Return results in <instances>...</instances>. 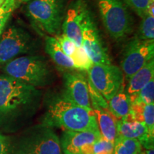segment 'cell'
Listing matches in <instances>:
<instances>
[{"label":"cell","mask_w":154,"mask_h":154,"mask_svg":"<svg viewBox=\"0 0 154 154\" xmlns=\"http://www.w3.org/2000/svg\"><path fill=\"white\" fill-rule=\"evenodd\" d=\"M36 87L8 75L0 76V128L13 129L31 118L39 104Z\"/></svg>","instance_id":"cell-1"},{"label":"cell","mask_w":154,"mask_h":154,"mask_svg":"<svg viewBox=\"0 0 154 154\" xmlns=\"http://www.w3.org/2000/svg\"><path fill=\"white\" fill-rule=\"evenodd\" d=\"M42 124L70 131H99L94 111L76 105L61 94L49 98Z\"/></svg>","instance_id":"cell-2"},{"label":"cell","mask_w":154,"mask_h":154,"mask_svg":"<svg viewBox=\"0 0 154 154\" xmlns=\"http://www.w3.org/2000/svg\"><path fill=\"white\" fill-rule=\"evenodd\" d=\"M6 75L34 86L47 85L51 79V70L42 56L17 57L5 63Z\"/></svg>","instance_id":"cell-3"},{"label":"cell","mask_w":154,"mask_h":154,"mask_svg":"<svg viewBox=\"0 0 154 154\" xmlns=\"http://www.w3.org/2000/svg\"><path fill=\"white\" fill-rule=\"evenodd\" d=\"M60 139L52 128L36 125L23 134L12 145L13 154H61Z\"/></svg>","instance_id":"cell-4"},{"label":"cell","mask_w":154,"mask_h":154,"mask_svg":"<svg viewBox=\"0 0 154 154\" xmlns=\"http://www.w3.org/2000/svg\"><path fill=\"white\" fill-rule=\"evenodd\" d=\"M65 0H31L27 15L34 25L45 33L57 34L64 17Z\"/></svg>","instance_id":"cell-5"},{"label":"cell","mask_w":154,"mask_h":154,"mask_svg":"<svg viewBox=\"0 0 154 154\" xmlns=\"http://www.w3.org/2000/svg\"><path fill=\"white\" fill-rule=\"evenodd\" d=\"M97 5L103 26L111 37L121 40L130 34L131 18L121 0H97Z\"/></svg>","instance_id":"cell-6"},{"label":"cell","mask_w":154,"mask_h":154,"mask_svg":"<svg viewBox=\"0 0 154 154\" xmlns=\"http://www.w3.org/2000/svg\"><path fill=\"white\" fill-rule=\"evenodd\" d=\"M90 83L106 101H109L123 88L122 70L112 64H93L88 71Z\"/></svg>","instance_id":"cell-7"},{"label":"cell","mask_w":154,"mask_h":154,"mask_svg":"<svg viewBox=\"0 0 154 154\" xmlns=\"http://www.w3.org/2000/svg\"><path fill=\"white\" fill-rule=\"evenodd\" d=\"M154 41H148L137 36L126 44L121 66L127 79L153 59Z\"/></svg>","instance_id":"cell-8"},{"label":"cell","mask_w":154,"mask_h":154,"mask_svg":"<svg viewBox=\"0 0 154 154\" xmlns=\"http://www.w3.org/2000/svg\"><path fill=\"white\" fill-rule=\"evenodd\" d=\"M32 46V37L22 28L12 26L0 38V64H5L19 55L27 52Z\"/></svg>","instance_id":"cell-9"},{"label":"cell","mask_w":154,"mask_h":154,"mask_svg":"<svg viewBox=\"0 0 154 154\" xmlns=\"http://www.w3.org/2000/svg\"><path fill=\"white\" fill-rule=\"evenodd\" d=\"M82 46L94 64H111L106 48L90 14L83 26Z\"/></svg>","instance_id":"cell-10"},{"label":"cell","mask_w":154,"mask_h":154,"mask_svg":"<svg viewBox=\"0 0 154 154\" xmlns=\"http://www.w3.org/2000/svg\"><path fill=\"white\" fill-rule=\"evenodd\" d=\"M87 5L84 0H76L71 4L64 16L62 25L63 34L77 47L82 46V30L86 17L89 14Z\"/></svg>","instance_id":"cell-11"},{"label":"cell","mask_w":154,"mask_h":154,"mask_svg":"<svg viewBox=\"0 0 154 154\" xmlns=\"http://www.w3.org/2000/svg\"><path fill=\"white\" fill-rule=\"evenodd\" d=\"M63 96L86 110L93 111L88 93V82L85 77L79 73H65L63 74Z\"/></svg>","instance_id":"cell-12"},{"label":"cell","mask_w":154,"mask_h":154,"mask_svg":"<svg viewBox=\"0 0 154 154\" xmlns=\"http://www.w3.org/2000/svg\"><path fill=\"white\" fill-rule=\"evenodd\" d=\"M101 136L99 131H64L60 138L61 151L63 154H79L84 146L94 143Z\"/></svg>","instance_id":"cell-13"},{"label":"cell","mask_w":154,"mask_h":154,"mask_svg":"<svg viewBox=\"0 0 154 154\" xmlns=\"http://www.w3.org/2000/svg\"><path fill=\"white\" fill-rule=\"evenodd\" d=\"M118 136L137 139L146 149L153 147V137L148 131L145 123L120 119L117 121Z\"/></svg>","instance_id":"cell-14"},{"label":"cell","mask_w":154,"mask_h":154,"mask_svg":"<svg viewBox=\"0 0 154 154\" xmlns=\"http://www.w3.org/2000/svg\"><path fill=\"white\" fill-rule=\"evenodd\" d=\"M152 79H154L153 59L128 79L126 93L129 97L131 103L134 101L139 91Z\"/></svg>","instance_id":"cell-15"},{"label":"cell","mask_w":154,"mask_h":154,"mask_svg":"<svg viewBox=\"0 0 154 154\" xmlns=\"http://www.w3.org/2000/svg\"><path fill=\"white\" fill-rule=\"evenodd\" d=\"M95 113L98 127L101 137L114 143L117 134V119L109 110L100 107L92 108Z\"/></svg>","instance_id":"cell-16"},{"label":"cell","mask_w":154,"mask_h":154,"mask_svg":"<svg viewBox=\"0 0 154 154\" xmlns=\"http://www.w3.org/2000/svg\"><path fill=\"white\" fill-rule=\"evenodd\" d=\"M45 49L48 54L59 68L72 71L75 69L72 59L63 51L61 46L54 36H47Z\"/></svg>","instance_id":"cell-17"},{"label":"cell","mask_w":154,"mask_h":154,"mask_svg":"<svg viewBox=\"0 0 154 154\" xmlns=\"http://www.w3.org/2000/svg\"><path fill=\"white\" fill-rule=\"evenodd\" d=\"M130 99L123 88L109 101V111L117 119H121L128 114L131 108Z\"/></svg>","instance_id":"cell-18"},{"label":"cell","mask_w":154,"mask_h":154,"mask_svg":"<svg viewBox=\"0 0 154 154\" xmlns=\"http://www.w3.org/2000/svg\"><path fill=\"white\" fill-rule=\"evenodd\" d=\"M142 146L137 139L117 136L114 141L113 154H139Z\"/></svg>","instance_id":"cell-19"},{"label":"cell","mask_w":154,"mask_h":154,"mask_svg":"<svg viewBox=\"0 0 154 154\" xmlns=\"http://www.w3.org/2000/svg\"><path fill=\"white\" fill-rule=\"evenodd\" d=\"M70 58L72 59L75 69L79 71L88 72L94 64L83 46L76 47L74 53Z\"/></svg>","instance_id":"cell-20"},{"label":"cell","mask_w":154,"mask_h":154,"mask_svg":"<svg viewBox=\"0 0 154 154\" xmlns=\"http://www.w3.org/2000/svg\"><path fill=\"white\" fill-rule=\"evenodd\" d=\"M142 19L137 37L143 40L154 41V17L147 14Z\"/></svg>","instance_id":"cell-21"},{"label":"cell","mask_w":154,"mask_h":154,"mask_svg":"<svg viewBox=\"0 0 154 154\" xmlns=\"http://www.w3.org/2000/svg\"><path fill=\"white\" fill-rule=\"evenodd\" d=\"M19 5V0H5L0 7V36L2 34L7 21Z\"/></svg>","instance_id":"cell-22"},{"label":"cell","mask_w":154,"mask_h":154,"mask_svg":"<svg viewBox=\"0 0 154 154\" xmlns=\"http://www.w3.org/2000/svg\"><path fill=\"white\" fill-rule=\"evenodd\" d=\"M154 101V79L150 81L138 94L132 103H139L143 104H151Z\"/></svg>","instance_id":"cell-23"},{"label":"cell","mask_w":154,"mask_h":154,"mask_svg":"<svg viewBox=\"0 0 154 154\" xmlns=\"http://www.w3.org/2000/svg\"><path fill=\"white\" fill-rule=\"evenodd\" d=\"M88 86L91 108L100 107L106 109V110H109V105H108L107 101L101 95V93L94 87V86L90 83L89 81L88 82Z\"/></svg>","instance_id":"cell-24"},{"label":"cell","mask_w":154,"mask_h":154,"mask_svg":"<svg viewBox=\"0 0 154 154\" xmlns=\"http://www.w3.org/2000/svg\"><path fill=\"white\" fill-rule=\"evenodd\" d=\"M126 3L141 18L148 14V9L151 3L150 0H125Z\"/></svg>","instance_id":"cell-25"},{"label":"cell","mask_w":154,"mask_h":154,"mask_svg":"<svg viewBox=\"0 0 154 154\" xmlns=\"http://www.w3.org/2000/svg\"><path fill=\"white\" fill-rule=\"evenodd\" d=\"M143 116L149 135L154 137V103L144 105Z\"/></svg>","instance_id":"cell-26"},{"label":"cell","mask_w":154,"mask_h":154,"mask_svg":"<svg viewBox=\"0 0 154 154\" xmlns=\"http://www.w3.org/2000/svg\"><path fill=\"white\" fill-rule=\"evenodd\" d=\"M114 143L100 137L93 144V154H113Z\"/></svg>","instance_id":"cell-27"},{"label":"cell","mask_w":154,"mask_h":154,"mask_svg":"<svg viewBox=\"0 0 154 154\" xmlns=\"http://www.w3.org/2000/svg\"><path fill=\"white\" fill-rule=\"evenodd\" d=\"M54 37L57 38L63 52L68 57H72L77 47L74 42L64 34H61V35H57Z\"/></svg>","instance_id":"cell-28"},{"label":"cell","mask_w":154,"mask_h":154,"mask_svg":"<svg viewBox=\"0 0 154 154\" xmlns=\"http://www.w3.org/2000/svg\"><path fill=\"white\" fill-rule=\"evenodd\" d=\"M0 154H13L10 138L2 134H0Z\"/></svg>","instance_id":"cell-29"},{"label":"cell","mask_w":154,"mask_h":154,"mask_svg":"<svg viewBox=\"0 0 154 154\" xmlns=\"http://www.w3.org/2000/svg\"><path fill=\"white\" fill-rule=\"evenodd\" d=\"M145 154H154V149L153 147L150 148L149 149H146V152H144Z\"/></svg>","instance_id":"cell-30"},{"label":"cell","mask_w":154,"mask_h":154,"mask_svg":"<svg viewBox=\"0 0 154 154\" xmlns=\"http://www.w3.org/2000/svg\"><path fill=\"white\" fill-rule=\"evenodd\" d=\"M4 2H5V0H0V7H1L2 5Z\"/></svg>","instance_id":"cell-31"},{"label":"cell","mask_w":154,"mask_h":154,"mask_svg":"<svg viewBox=\"0 0 154 154\" xmlns=\"http://www.w3.org/2000/svg\"><path fill=\"white\" fill-rule=\"evenodd\" d=\"M22 1H24V2H28V1H31V0H22Z\"/></svg>","instance_id":"cell-32"},{"label":"cell","mask_w":154,"mask_h":154,"mask_svg":"<svg viewBox=\"0 0 154 154\" xmlns=\"http://www.w3.org/2000/svg\"><path fill=\"white\" fill-rule=\"evenodd\" d=\"M150 1H151V2H153H153H154V0H150Z\"/></svg>","instance_id":"cell-33"},{"label":"cell","mask_w":154,"mask_h":154,"mask_svg":"<svg viewBox=\"0 0 154 154\" xmlns=\"http://www.w3.org/2000/svg\"><path fill=\"white\" fill-rule=\"evenodd\" d=\"M142 154H145V153H144V152H142Z\"/></svg>","instance_id":"cell-34"},{"label":"cell","mask_w":154,"mask_h":154,"mask_svg":"<svg viewBox=\"0 0 154 154\" xmlns=\"http://www.w3.org/2000/svg\"><path fill=\"white\" fill-rule=\"evenodd\" d=\"M139 154H142V151H141V153H139Z\"/></svg>","instance_id":"cell-35"}]
</instances>
